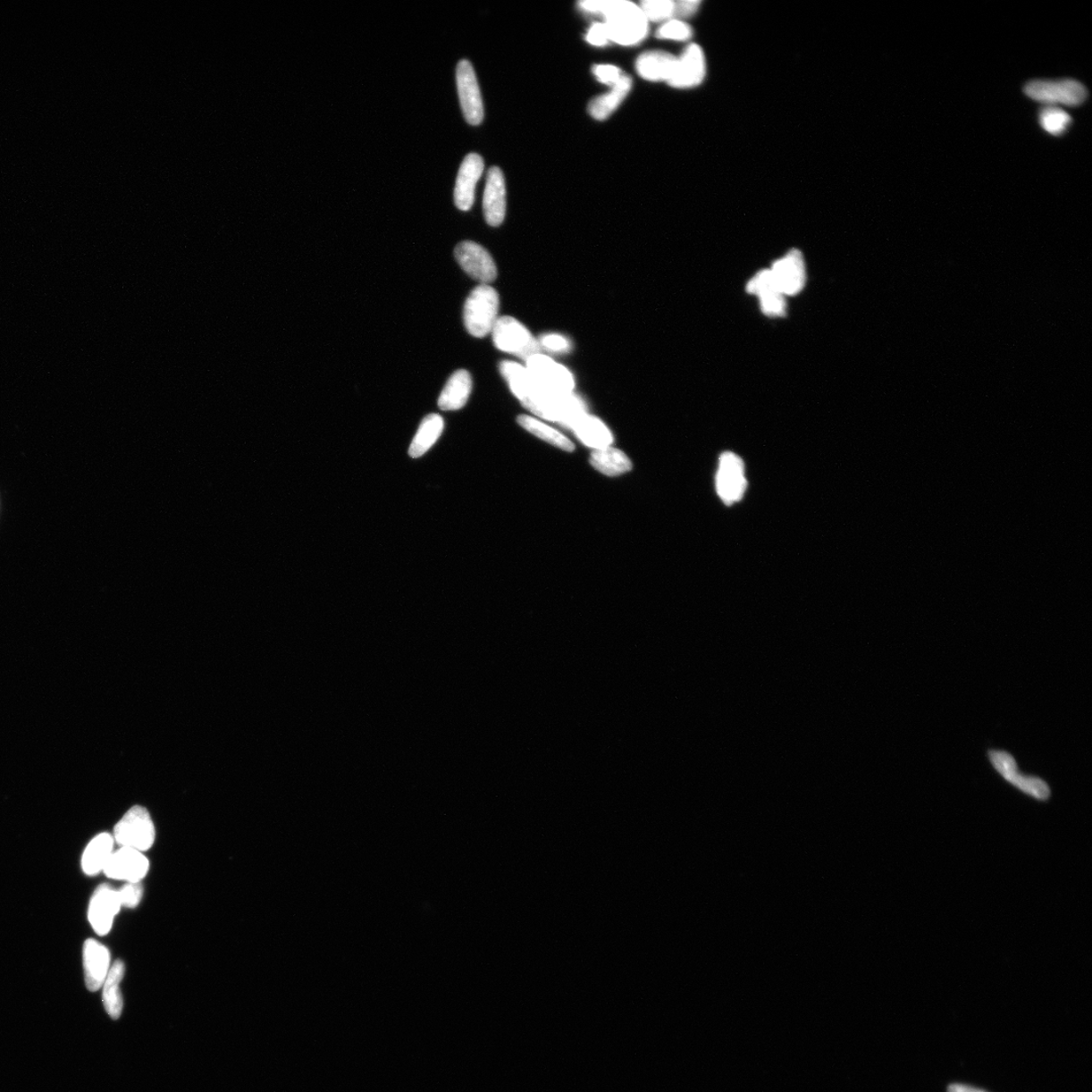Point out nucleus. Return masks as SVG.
<instances>
[{"instance_id":"obj_1","label":"nucleus","mask_w":1092,"mask_h":1092,"mask_svg":"<svg viewBox=\"0 0 1092 1092\" xmlns=\"http://www.w3.org/2000/svg\"><path fill=\"white\" fill-rule=\"evenodd\" d=\"M611 42L622 46L640 44L649 34V21L640 5L626 0H603L601 13Z\"/></svg>"},{"instance_id":"obj_2","label":"nucleus","mask_w":1092,"mask_h":1092,"mask_svg":"<svg viewBox=\"0 0 1092 1092\" xmlns=\"http://www.w3.org/2000/svg\"><path fill=\"white\" fill-rule=\"evenodd\" d=\"M500 298L497 290L481 284L467 297L464 307V321L467 332L476 338L487 336L498 320Z\"/></svg>"},{"instance_id":"obj_3","label":"nucleus","mask_w":1092,"mask_h":1092,"mask_svg":"<svg viewBox=\"0 0 1092 1092\" xmlns=\"http://www.w3.org/2000/svg\"><path fill=\"white\" fill-rule=\"evenodd\" d=\"M530 412L545 420L559 422L573 428L575 423L586 414L582 399L574 394L560 396L541 391L532 401L523 405Z\"/></svg>"},{"instance_id":"obj_4","label":"nucleus","mask_w":1092,"mask_h":1092,"mask_svg":"<svg viewBox=\"0 0 1092 1092\" xmlns=\"http://www.w3.org/2000/svg\"><path fill=\"white\" fill-rule=\"evenodd\" d=\"M155 827L150 814L142 806H134L118 822L113 830L114 842L122 848L139 852L149 850L155 842Z\"/></svg>"},{"instance_id":"obj_5","label":"nucleus","mask_w":1092,"mask_h":1092,"mask_svg":"<svg viewBox=\"0 0 1092 1092\" xmlns=\"http://www.w3.org/2000/svg\"><path fill=\"white\" fill-rule=\"evenodd\" d=\"M1025 94L1046 105H1063L1078 106L1087 101L1088 92L1086 87L1078 80H1033L1024 88Z\"/></svg>"},{"instance_id":"obj_6","label":"nucleus","mask_w":1092,"mask_h":1092,"mask_svg":"<svg viewBox=\"0 0 1092 1092\" xmlns=\"http://www.w3.org/2000/svg\"><path fill=\"white\" fill-rule=\"evenodd\" d=\"M491 333L493 335L494 344L499 350L511 353L525 361L540 353V344L535 338L525 325L515 318L509 316L498 318Z\"/></svg>"},{"instance_id":"obj_7","label":"nucleus","mask_w":1092,"mask_h":1092,"mask_svg":"<svg viewBox=\"0 0 1092 1092\" xmlns=\"http://www.w3.org/2000/svg\"><path fill=\"white\" fill-rule=\"evenodd\" d=\"M526 368L538 386L553 395H571L575 388L574 376L568 369L549 357L537 353L526 360Z\"/></svg>"},{"instance_id":"obj_8","label":"nucleus","mask_w":1092,"mask_h":1092,"mask_svg":"<svg viewBox=\"0 0 1092 1092\" xmlns=\"http://www.w3.org/2000/svg\"><path fill=\"white\" fill-rule=\"evenodd\" d=\"M457 84L465 119L470 125H480L484 115L483 104L478 80L470 61H459L457 67Z\"/></svg>"},{"instance_id":"obj_9","label":"nucleus","mask_w":1092,"mask_h":1092,"mask_svg":"<svg viewBox=\"0 0 1092 1092\" xmlns=\"http://www.w3.org/2000/svg\"><path fill=\"white\" fill-rule=\"evenodd\" d=\"M989 758L995 770L1013 786L1039 801H1047L1050 797V788L1047 783L1037 777H1028L1019 772L1016 760L1010 753L991 751Z\"/></svg>"},{"instance_id":"obj_10","label":"nucleus","mask_w":1092,"mask_h":1092,"mask_svg":"<svg viewBox=\"0 0 1092 1092\" xmlns=\"http://www.w3.org/2000/svg\"><path fill=\"white\" fill-rule=\"evenodd\" d=\"M717 489L727 505L740 501L747 489L743 460L733 452H726L720 457Z\"/></svg>"},{"instance_id":"obj_11","label":"nucleus","mask_w":1092,"mask_h":1092,"mask_svg":"<svg viewBox=\"0 0 1092 1092\" xmlns=\"http://www.w3.org/2000/svg\"><path fill=\"white\" fill-rule=\"evenodd\" d=\"M458 265L472 279L483 284L494 281L497 278V267L493 257L478 243L465 241L459 243L455 250Z\"/></svg>"},{"instance_id":"obj_12","label":"nucleus","mask_w":1092,"mask_h":1092,"mask_svg":"<svg viewBox=\"0 0 1092 1092\" xmlns=\"http://www.w3.org/2000/svg\"><path fill=\"white\" fill-rule=\"evenodd\" d=\"M121 907L118 890L107 884L97 888L90 899L88 920L97 935L105 936L110 933L115 915L119 913Z\"/></svg>"},{"instance_id":"obj_13","label":"nucleus","mask_w":1092,"mask_h":1092,"mask_svg":"<svg viewBox=\"0 0 1092 1092\" xmlns=\"http://www.w3.org/2000/svg\"><path fill=\"white\" fill-rule=\"evenodd\" d=\"M149 871V861L142 852L121 848L113 853L104 869L111 879L140 882Z\"/></svg>"},{"instance_id":"obj_14","label":"nucleus","mask_w":1092,"mask_h":1092,"mask_svg":"<svg viewBox=\"0 0 1092 1092\" xmlns=\"http://www.w3.org/2000/svg\"><path fill=\"white\" fill-rule=\"evenodd\" d=\"M771 272L777 287L784 296H795L801 292L806 281L805 265L802 253L794 249L783 258L777 260Z\"/></svg>"},{"instance_id":"obj_15","label":"nucleus","mask_w":1092,"mask_h":1092,"mask_svg":"<svg viewBox=\"0 0 1092 1092\" xmlns=\"http://www.w3.org/2000/svg\"><path fill=\"white\" fill-rule=\"evenodd\" d=\"M706 61L704 53L697 44H691L676 59L675 71L668 86L675 88H691L699 86L705 79Z\"/></svg>"},{"instance_id":"obj_16","label":"nucleus","mask_w":1092,"mask_h":1092,"mask_svg":"<svg viewBox=\"0 0 1092 1092\" xmlns=\"http://www.w3.org/2000/svg\"><path fill=\"white\" fill-rule=\"evenodd\" d=\"M83 968L87 988L101 989L111 968V953L105 945L88 939L83 945Z\"/></svg>"},{"instance_id":"obj_17","label":"nucleus","mask_w":1092,"mask_h":1092,"mask_svg":"<svg viewBox=\"0 0 1092 1092\" xmlns=\"http://www.w3.org/2000/svg\"><path fill=\"white\" fill-rule=\"evenodd\" d=\"M483 160L476 153L466 155L461 164L455 189V203L460 211L471 210L475 203V186L483 172Z\"/></svg>"},{"instance_id":"obj_18","label":"nucleus","mask_w":1092,"mask_h":1092,"mask_svg":"<svg viewBox=\"0 0 1092 1092\" xmlns=\"http://www.w3.org/2000/svg\"><path fill=\"white\" fill-rule=\"evenodd\" d=\"M506 203L504 174L499 167H491L487 174L483 202L484 219L490 226L498 227L502 224L506 214Z\"/></svg>"},{"instance_id":"obj_19","label":"nucleus","mask_w":1092,"mask_h":1092,"mask_svg":"<svg viewBox=\"0 0 1092 1092\" xmlns=\"http://www.w3.org/2000/svg\"><path fill=\"white\" fill-rule=\"evenodd\" d=\"M676 59L668 52L648 51L638 56L635 69L645 80L668 83L674 74Z\"/></svg>"},{"instance_id":"obj_20","label":"nucleus","mask_w":1092,"mask_h":1092,"mask_svg":"<svg viewBox=\"0 0 1092 1092\" xmlns=\"http://www.w3.org/2000/svg\"><path fill=\"white\" fill-rule=\"evenodd\" d=\"M472 376L465 369L453 374L441 391L438 406L442 411H457L464 407L472 393Z\"/></svg>"},{"instance_id":"obj_21","label":"nucleus","mask_w":1092,"mask_h":1092,"mask_svg":"<svg viewBox=\"0 0 1092 1092\" xmlns=\"http://www.w3.org/2000/svg\"><path fill=\"white\" fill-rule=\"evenodd\" d=\"M632 88V77L626 73L623 74L620 80L611 88L609 92L592 99L588 106L591 117L597 121L609 119L625 101Z\"/></svg>"},{"instance_id":"obj_22","label":"nucleus","mask_w":1092,"mask_h":1092,"mask_svg":"<svg viewBox=\"0 0 1092 1092\" xmlns=\"http://www.w3.org/2000/svg\"><path fill=\"white\" fill-rule=\"evenodd\" d=\"M500 372L523 405L533 399L541 390L528 369L513 361H503L500 365Z\"/></svg>"},{"instance_id":"obj_23","label":"nucleus","mask_w":1092,"mask_h":1092,"mask_svg":"<svg viewBox=\"0 0 1092 1092\" xmlns=\"http://www.w3.org/2000/svg\"><path fill=\"white\" fill-rule=\"evenodd\" d=\"M113 836L107 833L98 835L94 840H91L82 855L83 872L88 876H94L104 871L113 855Z\"/></svg>"},{"instance_id":"obj_24","label":"nucleus","mask_w":1092,"mask_h":1092,"mask_svg":"<svg viewBox=\"0 0 1092 1092\" xmlns=\"http://www.w3.org/2000/svg\"><path fill=\"white\" fill-rule=\"evenodd\" d=\"M572 429L584 445L594 450L609 448L613 442L610 430L604 423L587 414L576 421Z\"/></svg>"},{"instance_id":"obj_25","label":"nucleus","mask_w":1092,"mask_h":1092,"mask_svg":"<svg viewBox=\"0 0 1092 1092\" xmlns=\"http://www.w3.org/2000/svg\"><path fill=\"white\" fill-rule=\"evenodd\" d=\"M125 976V964L121 960L115 961L111 966L109 973L103 986V1002L105 1012L113 1020H118L121 1017L122 1009H124V1002H122V992L120 989L121 983Z\"/></svg>"},{"instance_id":"obj_26","label":"nucleus","mask_w":1092,"mask_h":1092,"mask_svg":"<svg viewBox=\"0 0 1092 1092\" xmlns=\"http://www.w3.org/2000/svg\"><path fill=\"white\" fill-rule=\"evenodd\" d=\"M444 421L441 415L430 414L422 420L416 435L411 443L409 456L417 458L433 448L443 433Z\"/></svg>"},{"instance_id":"obj_27","label":"nucleus","mask_w":1092,"mask_h":1092,"mask_svg":"<svg viewBox=\"0 0 1092 1092\" xmlns=\"http://www.w3.org/2000/svg\"><path fill=\"white\" fill-rule=\"evenodd\" d=\"M590 463L598 472L609 476L626 474L633 468L626 453L611 446L592 452Z\"/></svg>"},{"instance_id":"obj_28","label":"nucleus","mask_w":1092,"mask_h":1092,"mask_svg":"<svg viewBox=\"0 0 1092 1092\" xmlns=\"http://www.w3.org/2000/svg\"><path fill=\"white\" fill-rule=\"evenodd\" d=\"M517 421L519 425L527 430L528 433L556 446V448L568 452L575 450L574 443L567 437L560 433L559 430L545 424L542 421L528 416V415H520Z\"/></svg>"},{"instance_id":"obj_29","label":"nucleus","mask_w":1092,"mask_h":1092,"mask_svg":"<svg viewBox=\"0 0 1092 1092\" xmlns=\"http://www.w3.org/2000/svg\"><path fill=\"white\" fill-rule=\"evenodd\" d=\"M1072 119L1063 110L1056 106L1045 107L1040 113V124L1042 128L1053 136H1061L1064 134L1071 126Z\"/></svg>"},{"instance_id":"obj_30","label":"nucleus","mask_w":1092,"mask_h":1092,"mask_svg":"<svg viewBox=\"0 0 1092 1092\" xmlns=\"http://www.w3.org/2000/svg\"><path fill=\"white\" fill-rule=\"evenodd\" d=\"M640 7L649 21H668L674 17L672 0H643Z\"/></svg>"},{"instance_id":"obj_31","label":"nucleus","mask_w":1092,"mask_h":1092,"mask_svg":"<svg viewBox=\"0 0 1092 1092\" xmlns=\"http://www.w3.org/2000/svg\"><path fill=\"white\" fill-rule=\"evenodd\" d=\"M693 35L692 28L685 21L680 20H668L664 25H661L657 30V38L663 40L673 41H687Z\"/></svg>"},{"instance_id":"obj_32","label":"nucleus","mask_w":1092,"mask_h":1092,"mask_svg":"<svg viewBox=\"0 0 1092 1092\" xmlns=\"http://www.w3.org/2000/svg\"><path fill=\"white\" fill-rule=\"evenodd\" d=\"M760 309L767 316L781 317L785 315L786 301L785 296L781 294L779 290L766 292L760 297Z\"/></svg>"},{"instance_id":"obj_33","label":"nucleus","mask_w":1092,"mask_h":1092,"mask_svg":"<svg viewBox=\"0 0 1092 1092\" xmlns=\"http://www.w3.org/2000/svg\"><path fill=\"white\" fill-rule=\"evenodd\" d=\"M747 290L750 292V294L757 295L758 297L764 295L769 291L779 290L778 287H777L771 269L770 271L760 272L757 275L753 276V278L748 283Z\"/></svg>"},{"instance_id":"obj_34","label":"nucleus","mask_w":1092,"mask_h":1092,"mask_svg":"<svg viewBox=\"0 0 1092 1092\" xmlns=\"http://www.w3.org/2000/svg\"><path fill=\"white\" fill-rule=\"evenodd\" d=\"M118 892L122 906L134 909L142 901L143 886L141 882H128Z\"/></svg>"},{"instance_id":"obj_35","label":"nucleus","mask_w":1092,"mask_h":1092,"mask_svg":"<svg viewBox=\"0 0 1092 1092\" xmlns=\"http://www.w3.org/2000/svg\"><path fill=\"white\" fill-rule=\"evenodd\" d=\"M592 72L595 75L597 80L610 88L617 84L623 74L621 69L610 64H597L592 68Z\"/></svg>"},{"instance_id":"obj_36","label":"nucleus","mask_w":1092,"mask_h":1092,"mask_svg":"<svg viewBox=\"0 0 1092 1092\" xmlns=\"http://www.w3.org/2000/svg\"><path fill=\"white\" fill-rule=\"evenodd\" d=\"M586 40L589 44L596 46V47H604L610 42L609 29L605 22H594L588 30Z\"/></svg>"},{"instance_id":"obj_37","label":"nucleus","mask_w":1092,"mask_h":1092,"mask_svg":"<svg viewBox=\"0 0 1092 1092\" xmlns=\"http://www.w3.org/2000/svg\"><path fill=\"white\" fill-rule=\"evenodd\" d=\"M701 2L699 0H680L674 2V17L676 20L686 19L692 17L699 9Z\"/></svg>"},{"instance_id":"obj_38","label":"nucleus","mask_w":1092,"mask_h":1092,"mask_svg":"<svg viewBox=\"0 0 1092 1092\" xmlns=\"http://www.w3.org/2000/svg\"><path fill=\"white\" fill-rule=\"evenodd\" d=\"M541 342L543 348L553 352H564L570 349V343L566 338L558 334L545 335Z\"/></svg>"},{"instance_id":"obj_39","label":"nucleus","mask_w":1092,"mask_h":1092,"mask_svg":"<svg viewBox=\"0 0 1092 1092\" xmlns=\"http://www.w3.org/2000/svg\"><path fill=\"white\" fill-rule=\"evenodd\" d=\"M948 1092H987L979 1088L964 1086V1084H952L949 1087Z\"/></svg>"}]
</instances>
